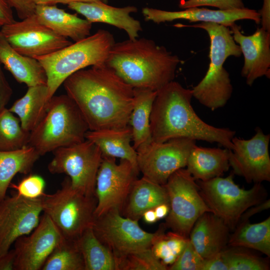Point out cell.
<instances>
[{
	"label": "cell",
	"instance_id": "cell-1",
	"mask_svg": "<svg viewBox=\"0 0 270 270\" xmlns=\"http://www.w3.org/2000/svg\"><path fill=\"white\" fill-rule=\"evenodd\" d=\"M90 130L129 126L134 88L104 64L80 70L63 83Z\"/></svg>",
	"mask_w": 270,
	"mask_h": 270
},
{
	"label": "cell",
	"instance_id": "cell-2",
	"mask_svg": "<svg viewBox=\"0 0 270 270\" xmlns=\"http://www.w3.org/2000/svg\"><path fill=\"white\" fill-rule=\"evenodd\" d=\"M192 97V90L174 80L158 91L150 116L152 140L162 142L175 138H188L216 142L232 150L236 132L203 121L191 104Z\"/></svg>",
	"mask_w": 270,
	"mask_h": 270
},
{
	"label": "cell",
	"instance_id": "cell-3",
	"mask_svg": "<svg viewBox=\"0 0 270 270\" xmlns=\"http://www.w3.org/2000/svg\"><path fill=\"white\" fill-rule=\"evenodd\" d=\"M180 62L164 46L142 38L115 42L105 64L134 88L158 91L174 80Z\"/></svg>",
	"mask_w": 270,
	"mask_h": 270
},
{
	"label": "cell",
	"instance_id": "cell-4",
	"mask_svg": "<svg viewBox=\"0 0 270 270\" xmlns=\"http://www.w3.org/2000/svg\"><path fill=\"white\" fill-rule=\"evenodd\" d=\"M174 26L202 28L208 33L210 40V62L204 76L192 90V96L212 110L223 107L230 99L233 91L230 74L224 64L229 56L240 57L242 54L230 30L214 22H200L192 25L178 24Z\"/></svg>",
	"mask_w": 270,
	"mask_h": 270
},
{
	"label": "cell",
	"instance_id": "cell-5",
	"mask_svg": "<svg viewBox=\"0 0 270 270\" xmlns=\"http://www.w3.org/2000/svg\"><path fill=\"white\" fill-rule=\"evenodd\" d=\"M112 34L100 29L92 35L58 50L36 58L46 72L49 100L64 81L74 72L89 66L105 64L114 44Z\"/></svg>",
	"mask_w": 270,
	"mask_h": 270
},
{
	"label": "cell",
	"instance_id": "cell-6",
	"mask_svg": "<svg viewBox=\"0 0 270 270\" xmlns=\"http://www.w3.org/2000/svg\"><path fill=\"white\" fill-rule=\"evenodd\" d=\"M88 130L75 102L66 94L54 96L44 116L30 132L28 145L42 156L84 140Z\"/></svg>",
	"mask_w": 270,
	"mask_h": 270
},
{
	"label": "cell",
	"instance_id": "cell-7",
	"mask_svg": "<svg viewBox=\"0 0 270 270\" xmlns=\"http://www.w3.org/2000/svg\"><path fill=\"white\" fill-rule=\"evenodd\" d=\"M42 210L62 234L76 239L92 226L97 204L96 196H86L74 188L67 176L55 192L41 197Z\"/></svg>",
	"mask_w": 270,
	"mask_h": 270
},
{
	"label": "cell",
	"instance_id": "cell-8",
	"mask_svg": "<svg viewBox=\"0 0 270 270\" xmlns=\"http://www.w3.org/2000/svg\"><path fill=\"white\" fill-rule=\"evenodd\" d=\"M196 180L211 212L222 219L230 230L235 229L242 215L248 208L265 200L266 193L261 183L254 184L246 190L234 182L232 174L226 178Z\"/></svg>",
	"mask_w": 270,
	"mask_h": 270
},
{
	"label": "cell",
	"instance_id": "cell-9",
	"mask_svg": "<svg viewBox=\"0 0 270 270\" xmlns=\"http://www.w3.org/2000/svg\"><path fill=\"white\" fill-rule=\"evenodd\" d=\"M164 186L170 206L164 224L172 232L188 238L196 220L211 210L201 196L196 180L186 168L175 172Z\"/></svg>",
	"mask_w": 270,
	"mask_h": 270
},
{
	"label": "cell",
	"instance_id": "cell-10",
	"mask_svg": "<svg viewBox=\"0 0 270 270\" xmlns=\"http://www.w3.org/2000/svg\"><path fill=\"white\" fill-rule=\"evenodd\" d=\"M52 152L48 166L50 172L66 174L74 188L86 196H96V176L102 158L99 148L86 139Z\"/></svg>",
	"mask_w": 270,
	"mask_h": 270
},
{
	"label": "cell",
	"instance_id": "cell-11",
	"mask_svg": "<svg viewBox=\"0 0 270 270\" xmlns=\"http://www.w3.org/2000/svg\"><path fill=\"white\" fill-rule=\"evenodd\" d=\"M134 220L123 216L117 209L95 218L92 226L97 238L112 252L114 258L128 252L150 248L161 227L154 233L142 228Z\"/></svg>",
	"mask_w": 270,
	"mask_h": 270
},
{
	"label": "cell",
	"instance_id": "cell-12",
	"mask_svg": "<svg viewBox=\"0 0 270 270\" xmlns=\"http://www.w3.org/2000/svg\"><path fill=\"white\" fill-rule=\"evenodd\" d=\"M196 140L175 138L158 142L152 140L136 150L137 164L142 176L164 185L176 170L186 166L189 154Z\"/></svg>",
	"mask_w": 270,
	"mask_h": 270
},
{
	"label": "cell",
	"instance_id": "cell-13",
	"mask_svg": "<svg viewBox=\"0 0 270 270\" xmlns=\"http://www.w3.org/2000/svg\"><path fill=\"white\" fill-rule=\"evenodd\" d=\"M139 173L127 160L120 159L118 163L116 158L102 156L96 179L95 218L113 209L121 212Z\"/></svg>",
	"mask_w": 270,
	"mask_h": 270
},
{
	"label": "cell",
	"instance_id": "cell-14",
	"mask_svg": "<svg viewBox=\"0 0 270 270\" xmlns=\"http://www.w3.org/2000/svg\"><path fill=\"white\" fill-rule=\"evenodd\" d=\"M0 30L11 46L18 53L36 58L55 52L72 42L40 23L33 14L6 24Z\"/></svg>",
	"mask_w": 270,
	"mask_h": 270
},
{
	"label": "cell",
	"instance_id": "cell-15",
	"mask_svg": "<svg viewBox=\"0 0 270 270\" xmlns=\"http://www.w3.org/2000/svg\"><path fill=\"white\" fill-rule=\"evenodd\" d=\"M42 212L41 198L28 199L16 194L0 202V257L18 238L32 232Z\"/></svg>",
	"mask_w": 270,
	"mask_h": 270
},
{
	"label": "cell",
	"instance_id": "cell-16",
	"mask_svg": "<svg viewBox=\"0 0 270 270\" xmlns=\"http://www.w3.org/2000/svg\"><path fill=\"white\" fill-rule=\"evenodd\" d=\"M270 135L260 129L250 139L234 136L233 148L230 150L229 162L234 172L248 183L270 181Z\"/></svg>",
	"mask_w": 270,
	"mask_h": 270
},
{
	"label": "cell",
	"instance_id": "cell-17",
	"mask_svg": "<svg viewBox=\"0 0 270 270\" xmlns=\"http://www.w3.org/2000/svg\"><path fill=\"white\" fill-rule=\"evenodd\" d=\"M63 237L62 232L45 213L30 234L14 242V270H40Z\"/></svg>",
	"mask_w": 270,
	"mask_h": 270
},
{
	"label": "cell",
	"instance_id": "cell-18",
	"mask_svg": "<svg viewBox=\"0 0 270 270\" xmlns=\"http://www.w3.org/2000/svg\"><path fill=\"white\" fill-rule=\"evenodd\" d=\"M229 28L244 56L241 74L246 84L252 86L256 79L263 76L270 78V32L261 27L253 34L246 36L236 23Z\"/></svg>",
	"mask_w": 270,
	"mask_h": 270
},
{
	"label": "cell",
	"instance_id": "cell-19",
	"mask_svg": "<svg viewBox=\"0 0 270 270\" xmlns=\"http://www.w3.org/2000/svg\"><path fill=\"white\" fill-rule=\"evenodd\" d=\"M142 14L146 20L156 24L185 20L190 22H214L229 28L239 20H252L257 24L260 22L258 12L246 8L224 10L196 7L179 11H168L146 7L142 8Z\"/></svg>",
	"mask_w": 270,
	"mask_h": 270
},
{
	"label": "cell",
	"instance_id": "cell-20",
	"mask_svg": "<svg viewBox=\"0 0 270 270\" xmlns=\"http://www.w3.org/2000/svg\"><path fill=\"white\" fill-rule=\"evenodd\" d=\"M68 6L91 23L108 24L124 30L130 40L138 38L139 32L142 31L140 22L130 15L138 10L134 6L118 8L102 2H72Z\"/></svg>",
	"mask_w": 270,
	"mask_h": 270
},
{
	"label": "cell",
	"instance_id": "cell-21",
	"mask_svg": "<svg viewBox=\"0 0 270 270\" xmlns=\"http://www.w3.org/2000/svg\"><path fill=\"white\" fill-rule=\"evenodd\" d=\"M230 230L222 219L212 212H206L194 223L188 238L196 252L206 260L228 246Z\"/></svg>",
	"mask_w": 270,
	"mask_h": 270
},
{
	"label": "cell",
	"instance_id": "cell-22",
	"mask_svg": "<svg viewBox=\"0 0 270 270\" xmlns=\"http://www.w3.org/2000/svg\"><path fill=\"white\" fill-rule=\"evenodd\" d=\"M34 14L40 23L59 36L70 38L74 42L90 35L92 23L58 8L56 4L38 5Z\"/></svg>",
	"mask_w": 270,
	"mask_h": 270
},
{
	"label": "cell",
	"instance_id": "cell-23",
	"mask_svg": "<svg viewBox=\"0 0 270 270\" xmlns=\"http://www.w3.org/2000/svg\"><path fill=\"white\" fill-rule=\"evenodd\" d=\"M0 62L18 82L24 84L28 87L46 84V75L39 61L16 52L0 30Z\"/></svg>",
	"mask_w": 270,
	"mask_h": 270
},
{
	"label": "cell",
	"instance_id": "cell-24",
	"mask_svg": "<svg viewBox=\"0 0 270 270\" xmlns=\"http://www.w3.org/2000/svg\"><path fill=\"white\" fill-rule=\"evenodd\" d=\"M162 204H169L164 185L156 184L142 176L134 182L121 214L125 217L138 220L144 212L154 209Z\"/></svg>",
	"mask_w": 270,
	"mask_h": 270
},
{
	"label": "cell",
	"instance_id": "cell-25",
	"mask_svg": "<svg viewBox=\"0 0 270 270\" xmlns=\"http://www.w3.org/2000/svg\"><path fill=\"white\" fill-rule=\"evenodd\" d=\"M86 139L95 144L102 156L127 160L138 169L137 152L131 145L132 136L130 126L119 128L89 130L86 134Z\"/></svg>",
	"mask_w": 270,
	"mask_h": 270
},
{
	"label": "cell",
	"instance_id": "cell-26",
	"mask_svg": "<svg viewBox=\"0 0 270 270\" xmlns=\"http://www.w3.org/2000/svg\"><path fill=\"white\" fill-rule=\"evenodd\" d=\"M230 150L196 144L189 154L186 169L195 180L205 181L221 176L230 167Z\"/></svg>",
	"mask_w": 270,
	"mask_h": 270
},
{
	"label": "cell",
	"instance_id": "cell-27",
	"mask_svg": "<svg viewBox=\"0 0 270 270\" xmlns=\"http://www.w3.org/2000/svg\"><path fill=\"white\" fill-rule=\"evenodd\" d=\"M46 84L28 87L24 95L8 108L17 115L23 129L31 132L44 116L48 106Z\"/></svg>",
	"mask_w": 270,
	"mask_h": 270
},
{
	"label": "cell",
	"instance_id": "cell-28",
	"mask_svg": "<svg viewBox=\"0 0 270 270\" xmlns=\"http://www.w3.org/2000/svg\"><path fill=\"white\" fill-rule=\"evenodd\" d=\"M158 91L134 88V104L129 126L132 136V146L136 150L152 141L150 116Z\"/></svg>",
	"mask_w": 270,
	"mask_h": 270
},
{
	"label": "cell",
	"instance_id": "cell-29",
	"mask_svg": "<svg viewBox=\"0 0 270 270\" xmlns=\"http://www.w3.org/2000/svg\"><path fill=\"white\" fill-rule=\"evenodd\" d=\"M40 156L36 149L28 144L18 150L0 152V202L6 196L14 177L18 173H29Z\"/></svg>",
	"mask_w": 270,
	"mask_h": 270
},
{
	"label": "cell",
	"instance_id": "cell-30",
	"mask_svg": "<svg viewBox=\"0 0 270 270\" xmlns=\"http://www.w3.org/2000/svg\"><path fill=\"white\" fill-rule=\"evenodd\" d=\"M230 236L228 246L248 248L270 256V217L256 224L238 223Z\"/></svg>",
	"mask_w": 270,
	"mask_h": 270
},
{
	"label": "cell",
	"instance_id": "cell-31",
	"mask_svg": "<svg viewBox=\"0 0 270 270\" xmlns=\"http://www.w3.org/2000/svg\"><path fill=\"white\" fill-rule=\"evenodd\" d=\"M84 264V270H116L112 252L97 238L92 226L76 239Z\"/></svg>",
	"mask_w": 270,
	"mask_h": 270
},
{
	"label": "cell",
	"instance_id": "cell-32",
	"mask_svg": "<svg viewBox=\"0 0 270 270\" xmlns=\"http://www.w3.org/2000/svg\"><path fill=\"white\" fill-rule=\"evenodd\" d=\"M76 239L63 237L45 261L42 270H84Z\"/></svg>",
	"mask_w": 270,
	"mask_h": 270
},
{
	"label": "cell",
	"instance_id": "cell-33",
	"mask_svg": "<svg viewBox=\"0 0 270 270\" xmlns=\"http://www.w3.org/2000/svg\"><path fill=\"white\" fill-rule=\"evenodd\" d=\"M30 134L8 108L0 110V152L14 150L28 145Z\"/></svg>",
	"mask_w": 270,
	"mask_h": 270
},
{
	"label": "cell",
	"instance_id": "cell-34",
	"mask_svg": "<svg viewBox=\"0 0 270 270\" xmlns=\"http://www.w3.org/2000/svg\"><path fill=\"white\" fill-rule=\"evenodd\" d=\"M116 270H168L150 248L134 250L114 258Z\"/></svg>",
	"mask_w": 270,
	"mask_h": 270
},
{
	"label": "cell",
	"instance_id": "cell-35",
	"mask_svg": "<svg viewBox=\"0 0 270 270\" xmlns=\"http://www.w3.org/2000/svg\"><path fill=\"white\" fill-rule=\"evenodd\" d=\"M221 255L228 270H269V263L250 252L240 250L239 247L228 246Z\"/></svg>",
	"mask_w": 270,
	"mask_h": 270
},
{
	"label": "cell",
	"instance_id": "cell-36",
	"mask_svg": "<svg viewBox=\"0 0 270 270\" xmlns=\"http://www.w3.org/2000/svg\"><path fill=\"white\" fill-rule=\"evenodd\" d=\"M12 8H14L17 16L24 19L34 12L38 5H54L58 4H68L72 2H102V0H6Z\"/></svg>",
	"mask_w": 270,
	"mask_h": 270
},
{
	"label": "cell",
	"instance_id": "cell-37",
	"mask_svg": "<svg viewBox=\"0 0 270 270\" xmlns=\"http://www.w3.org/2000/svg\"><path fill=\"white\" fill-rule=\"evenodd\" d=\"M45 182L37 174H30L23 178L18 184H12L17 194L26 198L36 199L41 198L44 194Z\"/></svg>",
	"mask_w": 270,
	"mask_h": 270
},
{
	"label": "cell",
	"instance_id": "cell-38",
	"mask_svg": "<svg viewBox=\"0 0 270 270\" xmlns=\"http://www.w3.org/2000/svg\"><path fill=\"white\" fill-rule=\"evenodd\" d=\"M204 260L196 252L189 238L187 244L168 270H202Z\"/></svg>",
	"mask_w": 270,
	"mask_h": 270
},
{
	"label": "cell",
	"instance_id": "cell-39",
	"mask_svg": "<svg viewBox=\"0 0 270 270\" xmlns=\"http://www.w3.org/2000/svg\"><path fill=\"white\" fill-rule=\"evenodd\" d=\"M200 6H213L224 10L246 8L242 0H182L179 4L182 9Z\"/></svg>",
	"mask_w": 270,
	"mask_h": 270
},
{
	"label": "cell",
	"instance_id": "cell-40",
	"mask_svg": "<svg viewBox=\"0 0 270 270\" xmlns=\"http://www.w3.org/2000/svg\"><path fill=\"white\" fill-rule=\"evenodd\" d=\"M12 94V88L4 74L0 62V110L6 108Z\"/></svg>",
	"mask_w": 270,
	"mask_h": 270
},
{
	"label": "cell",
	"instance_id": "cell-41",
	"mask_svg": "<svg viewBox=\"0 0 270 270\" xmlns=\"http://www.w3.org/2000/svg\"><path fill=\"white\" fill-rule=\"evenodd\" d=\"M202 270H228V266L220 252L213 257L204 260Z\"/></svg>",
	"mask_w": 270,
	"mask_h": 270
},
{
	"label": "cell",
	"instance_id": "cell-42",
	"mask_svg": "<svg viewBox=\"0 0 270 270\" xmlns=\"http://www.w3.org/2000/svg\"><path fill=\"white\" fill-rule=\"evenodd\" d=\"M15 20L12 8L6 0H0V28Z\"/></svg>",
	"mask_w": 270,
	"mask_h": 270
},
{
	"label": "cell",
	"instance_id": "cell-43",
	"mask_svg": "<svg viewBox=\"0 0 270 270\" xmlns=\"http://www.w3.org/2000/svg\"><path fill=\"white\" fill-rule=\"evenodd\" d=\"M270 208V200L264 202L248 208L242 215L238 223L248 221L249 218L254 214L260 212Z\"/></svg>",
	"mask_w": 270,
	"mask_h": 270
},
{
	"label": "cell",
	"instance_id": "cell-44",
	"mask_svg": "<svg viewBox=\"0 0 270 270\" xmlns=\"http://www.w3.org/2000/svg\"><path fill=\"white\" fill-rule=\"evenodd\" d=\"M258 13L262 28L270 32V0H263L262 6Z\"/></svg>",
	"mask_w": 270,
	"mask_h": 270
},
{
	"label": "cell",
	"instance_id": "cell-45",
	"mask_svg": "<svg viewBox=\"0 0 270 270\" xmlns=\"http://www.w3.org/2000/svg\"><path fill=\"white\" fill-rule=\"evenodd\" d=\"M15 253L14 250H10L0 257V270H14Z\"/></svg>",
	"mask_w": 270,
	"mask_h": 270
},
{
	"label": "cell",
	"instance_id": "cell-46",
	"mask_svg": "<svg viewBox=\"0 0 270 270\" xmlns=\"http://www.w3.org/2000/svg\"><path fill=\"white\" fill-rule=\"evenodd\" d=\"M156 218L158 220L166 218L170 211L169 204H162L158 205L154 208Z\"/></svg>",
	"mask_w": 270,
	"mask_h": 270
},
{
	"label": "cell",
	"instance_id": "cell-47",
	"mask_svg": "<svg viewBox=\"0 0 270 270\" xmlns=\"http://www.w3.org/2000/svg\"><path fill=\"white\" fill-rule=\"evenodd\" d=\"M142 217L144 221L148 224H152L158 220L154 209H150L144 212Z\"/></svg>",
	"mask_w": 270,
	"mask_h": 270
},
{
	"label": "cell",
	"instance_id": "cell-48",
	"mask_svg": "<svg viewBox=\"0 0 270 270\" xmlns=\"http://www.w3.org/2000/svg\"><path fill=\"white\" fill-rule=\"evenodd\" d=\"M103 2L107 4L108 0H102Z\"/></svg>",
	"mask_w": 270,
	"mask_h": 270
}]
</instances>
